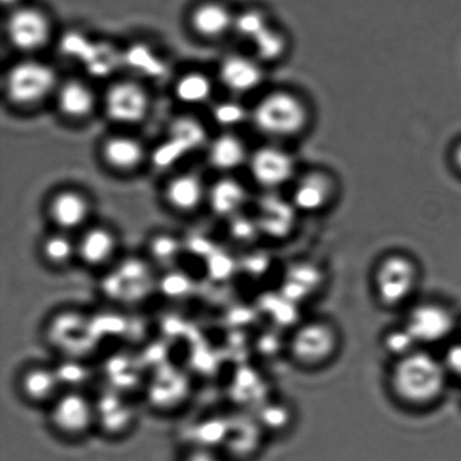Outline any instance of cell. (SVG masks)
<instances>
[{
  "label": "cell",
  "instance_id": "1",
  "mask_svg": "<svg viewBox=\"0 0 461 461\" xmlns=\"http://www.w3.org/2000/svg\"><path fill=\"white\" fill-rule=\"evenodd\" d=\"M449 381L440 356L426 348L393 360L386 378L392 399L402 408L418 412L439 404Z\"/></svg>",
  "mask_w": 461,
  "mask_h": 461
},
{
  "label": "cell",
  "instance_id": "2",
  "mask_svg": "<svg viewBox=\"0 0 461 461\" xmlns=\"http://www.w3.org/2000/svg\"><path fill=\"white\" fill-rule=\"evenodd\" d=\"M421 282V266L409 253L387 252L375 262L373 294L384 309L405 310L415 301Z\"/></svg>",
  "mask_w": 461,
  "mask_h": 461
},
{
  "label": "cell",
  "instance_id": "3",
  "mask_svg": "<svg viewBox=\"0 0 461 461\" xmlns=\"http://www.w3.org/2000/svg\"><path fill=\"white\" fill-rule=\"evenodd\" d=\"M340 329L327 318H312L298 323L288 336L287 354L304 369H319L331 364L340 352Z\"/></svg>",
  "mask_w": 461,
  "mask_h": 461
},
{
  "label": "cell",
  "instance_id": "4",
  "mask_svg": "<svg viewBox=\"0 0 461 461\" xmlns=\"http://www.w3.org/2000/svg\"><path fill=\"white\" fill-rule=\"evenodd\" d=\"M404 311L402 323L421 348L446 346L458 332L460 319L445 302L432 298L414 301Z\"/></svg>",
  "mask_w": 461,
  "mask_h": 461
},
{
  "label": "cell",
  "instance_id": "5",
  "mask_svg": "<svg viewBox=\"0 0 461 461\" xmlns=\"http://www.w3.org/2000/svg\"><path fill=\"white\" fill-rule=\"evenodd\" d=\"M252 120L256 128L267 137L288 139L304 131L309 122V111L295 95L275 92L257 104Z\"/></svg>",
  "mask_w": 461,
  "mask_h": 461
},
{
  "label": "cell",
  "instance_id": "6",
  "mask_svg": "<svg viewBox=\"0 0 461 461\" xmlns=\"http://www.w3.org/2000/svg\"><path fill=\"white\" fill-rule=\"evenodd\" d=\"M47 413L51 430L68 440L83 439L98 428L96 400L81 388H65Z\"/></svg>",
  "mask_w": 461,
  "mask_h": 461
},
{
  "label": "cell",
  "instance_id": "7",
  "mask_svg": "<svg viewBox=\"0 0 461 461\" xmlns=\"http://www.w3.org/2000/svg\"><path fill=\"white\" fill-rule=\"evenodd\" d=\"M58 89L56 71L47 63L17 62L5 78V94L17 106H32L44 101Z\"/></svg>",
  "mask_w": 461,
  "mask_h": 461
},
{
  "label": "cell",
  "instance_id": "8",
  "mask_svg": "<svg viewBox=\"0 0 461 461\" xmlns=\"http://www.w3.org/2000/svg\"><path fill=\"white\" fill-rule=\"evenodd\" d=\"M78 265L89 273L102 274L114 268L121 259L119 235L104 225H93L77 237Z\"/></svg>",
  "mask_w": 461,
  "mask_h": 461
},
{
  "label": "cell",
  "instance_id": "9",
  "mask_svg": "<svg viewBox=\"0 0 461 461\" xmlns=\"http://www.w3.org/2000/svg\"><path fill=\"white\" fill-rule=\"evenodd\" d=\"M16 388L26 404L47 410L66 387L57 367L45 363H30L18 373Z\"/></svg>",
  "mask_w": 461,
  "mask_h": 461
},
{
  "label": "cell",
  "instance_id": "10",
  "mask_svg": "<svg viewBox=\"0 0 461 461\" xmlns=\"http://www.w3.org/2000/svg\"><path fill=\"white\" fill-rule=\"evenodd\" d=\"M104 106L108 119L116 123L138 124L150 110V97L143 86L132 80H122L107 89Z\"/></svg>",
  "mask_w": 461,
  "mask_h": 461
},
{
  "label": "cell",
  "instance_id": "11",
  "mask_svg": "<svg viewBox=\"0 0 461 461\" xmlns=\"http://www.w3.org/2000/svg\"><path fill=\"white\" fill-rule=\"evenodd\" d=\"M6 32L14 48L34 52L44 48L51 39V23L39 9L18 8L8 17Z\"/></svg>",
  "mask_w": 461,
  "mask_h": 461
},
{
  "label": "cell",
  "instance_id": "12",
  "mask_svg": "<svg viewBox=\"0 0 461 461\" xmlns=\"http://www.w3.org/2000/svg\"><path fill=\"white\" fill-rule=\"evenodd\" d=\"M249 166L253 179L270 192L291 182L295 174V161L293 157L277 147L258 149L251 156Z\"/></svg>",
  "mask_w": 461,
  "mask_h": 461
},
{
  "label": "cell",
  "instance_id": "13",
  "mask_svg": "<svg viewBox=\"0 0 461 461\" xmlns=\"http://www.w3.org/2000/svg\"><path fill=\"white\" fill-rule=\"evenodd\" d=\"M48 212L56 230L74 234L87 228L86 224L90 216V204L80 193L63 191L50 202Z\"/></svg>",
  "mask_w": 461,
  "mask_h": 461
},
{
  "label": "cell",
  "instance_id": "14",
  "mask_svg": "<svg viewBox=\"0 0 461 461\" xmlns=\"http://www.w3.org/2000/svg\"><path fill=\"white\" fill-rule=\"evenodd\" d=\"M260 219L258 225L276 239L288 237L295 228L298 211L292 201L271 191L260 201Z\"/></svg>",
  "mask_w": 461,
  "mask_h": 461
},
{
  "label": "cell",
  "instance_id": "15",
  "mask_svg": "<svg viewBox=\"0 0 461 461\" xmlns=\"http://www.w3.org/2000/svg\"><path fill=\"white\" fill-rule=\"evenodd\" d=\"M332 195V179L322 171H312L298 179L291 201L298 212L315 213L327 207Z\"/></svg>",
  "mask_w": 461,
  "mask_h": 461
},
{
  "label": "cell",
  "instance_id": "16",
  "mask_svg": "<svg viewBox=\"0 0 461 461\" xmlns=\"http://www.w3.org/2000/svg\"><path fill=\"white\" fill-rule=\"evenodd\" d=\"M39 255L48 268L63 271L78 265V246L74 234L53 230L40 243Z\"/></svg>",
  "mask_w": 461,
  "mask_h": 461
},
{
  "label": "cell",
  "instance_id": "17",
  "mask_svg": "<svg viewBox=\"0 0 461 461\" xmlns=\"http://www.w3.org/2000/svg\"><path fill=\"white\" fill-rule=\"evenodd\" d=\"M222 83L234 93H249L259 87L264 78L259 63L250 58L232 56L221 66Z\"/></svg>",
  "mask_w": 461,
  "mask_h": 461
},
{
  "label": "cell",
  "instance_id": "18",
  "mask_svg": "<svg viewBox=\"0 0 461 461\" xmlns=\"http://www.w3.org/2000/svg\"><path fill=\"white\" fill-rule=\"evenodd\" d=\"M165 196L171 209L179 213H192L204 201V185L194 174L176 176L167 184Z\"/></svg>",
  "mask_w": 461,
  "mask_h": 461
},
{
  "label": "cell",
  "instance_id": "19",
  "mask_svg": "<svg viewBox=\"0 0 461 461\" xmlns=\"http://www.w3.org/2000/svg\"><path fill=\"white\" fill-rule=\"evenodd\" d=\"M102 156L111 168L129 173L142 165L146 150L139 140L128 135H116L104 142Z\"/></svg>",
  "mask_w": 461,
  "mask_h": 461
},
{
  "label": "cell",
  "instance_id": "20",
  "mask_svg": "<svg viewBox=\"0 0 461 461\" xmlns=\"http://www.w3.org/2000/svg\"><path fill=\"white\" fill-rule=\"evenodd\" d=\"M57 104L62 115L72 120L89 116L96 105L93 89L81 80L66 81L57 89Z\"/></svg>",
  "mask_w": 461,
  "mask_h": 461
},
{
  "label": "cell",
  "instance_id": "21",
  "mask_svg": "<svg viewBox=\"0 0 461 461\" xmlns=\"http://www.w3.org/2000/svg\"><path fill=\"white\" fill-rule=\"evenodd\" d=\"M232 14L220 3H204L194 9L191 16L192 29L205 39H218L227 34L234 26Z\"/></svg>",
  "mask_w": 461,
  "mask_h": 461
},
{
  "label": "cell",
  "instance_id": "22",
  "mask_svg": "<svg viewBox=\"0 0 461 461\" xmlns=\"http://www.w3.org/2000/svg\"><path fill=\"white\" fill-rule=\"evenodd\" d=\"M248 198L246 188L237 180L223 178L212 186L209 200L212 210L219 215H233Z\"/></svg>",
  "mask_w": 461,
  "mask_h": 461
},
{
  "label": "cell",
  "instance_id": "23",
  "mask_svg": "<svg viewBox=\"0 0 461 461\" xmlns=\"http://www.w3.org/2000/svg\"><path fill=\"white\" fill-rule=\"evenodd\" d=\"M247 153L241 140L232 134H223L212 143L210 161L220 170H233L247 161Z\"/></svg>",
  "mask_w": 461,
  "mask_h": 461
},
{
  "label": "cell",
  "instance_id": "24",
  "mask_svg": "<svg viewBox=\"0 0 461 461\" xmlns=\"http://www.w3.org/2000/svg\"><path fill=\"white\" fill-rule=\"evenodd\" d=\"M171 140L167 147V152H171V157L182 155L183 152L191 150L200 146L204 141L205 132L202 125L193 119H179L175 122L170 130Z\"/></svg>",
  "mask_w": 461,
  "mask_h": 461
},
{
  "label": "cell",
  "instance_id": "25",
  "mask_svg": "<svg viewBox=\"0 0 461 461\" xmlns=\"http://www.w3.org/2000/svg\"><path fill=\"white\" fill-rule=\"evenodd\" d=\"M213 85L205 74L192 71L180 77L175 85V95L179 102L196 105L204 103L211 97Z\"/></svg>",
  "mask_w": 461,
  "mask_h": 461
},
{
  "label": "cell",
  "instance_id": "26",
  "mask_svg": "<svg viewBox=\"0 0 461 461\" xmlns=\"http://www.w3.org/2000/svg\"><path fill=\"white\" fill-rule=\"evenodd\" d=\"M381 347L384 354L390 357L391 361L400 359L421 348L402 322L383 332Z\"/></svg>",
  "mask_w": 461,
  "mask_h": 461
},
{
  "label": "cell",
  "instance_id": "27",
  "mask_svg": "<svg viewBox=\"0 0 461 461\" xmlns=\"http://www.w3.org/2000/svg\"><path fill=\"white\" fill-rule=\"evenodd\" d=\"M253 43H255L258 56L264 61L278 60L287 49V41L285 36L271 26L258 35L253 40Z\"/></svg>",
  "mask_w": 461,
  "mask_h": 461
},
{
  "label": "cell",
  "instance_id": "28",
  "mask_svg": "<svg viewBox=\"0 0 461 461\" xmlns=\"http://www.w3.org/2000/svg\"><path fill=\"white\" fill-rule=\"evenodd\" d=\"M268 20L264 13L251 9L239 15L234 20V29L239 32L243 38L255 40L262 32L268 29Z\"/></svg>",
  "mask_w": 461,
  "mask_h": 461
},
{
  "label": "cell",
  "instance_id": "29",
  "mask_svg": "<svg viewBox=\"0 0 461 461\" xmlns=\"http://www.w3.org/2000/svg\"><path fill=\"white\" fill-rule=\"evenodd\" d=\"M180 243L177 239L169 234H159L152 238L150 252L153 261H173L178 255Z\"/></svg>",
  "mask_w": 461,
  "mask_h": 461
},
{
  "label": "cell",
  "instance_id": "30",
  "mask_svg": "<svg viewBox=\"0 0 461 461\" xmlns=\"http://www.w3.org/2000/svg\"><path fill=\"white\" fill-rule=\"evenodd\" d=\"M247 111L244 110V107L234 102L220 104L214 110L215 121L224 126L241 124L247 119Z\"/></svg>",
  "mask_w": 461,
  "mask_h": 461
},
{
  "label": "cell",
  "instance_id": "31",
  "mask_svg": "<svg viewBox=\"0 0 461 461\" xmlns=\"http://www.w3.org/2000/svg\"><path fill=\"white\" fill-rule=\"evenodd\" d=\"M440 358L450 379L456 378L461 381V339L447 343Z\"/></svg>",
  "mask_w": 461,
  "mask_h": 461
},
{
  "label": "cell",
  "instance_id": "32",
  "mask_svg": "<svg viewBox=\"0 0 461 461\" xmlns=\"http://www.w3.org/2000/svg\"><path fill=\"white\" fill-rule=\"evenodd\" d=\"M183 461H222L207 447H197L185 456Z\"/></svg>",
  "mask_w": 461,
  "mask_h": 461
},
{
  "label": "cell",
  "instance_id": "33",
  "mask_svg": "<svg viewBox=\"0 0 461 461\" xmlns=\"http://www.w3.org/2000/svg\"><path fill=\"white\" fill-rule=\"evenodd\" d=\"M454 161L456 167H457L458 170L461 171V143L457 148H456L454 152Z\"/></svg>",
  "mask_w": 461,
  "mask_h": 461
},
{
  "label": "cell",
  "instance_id": "34",
  "mask_svg": "<svg viewBox=\"0 0 461 461\" xmlns=\"http://www.w3.org/2000/svg\"><path fill=\"white\" fill-rule=\"evenodd\" d=\"M4 5H13L18 2V0H2Z\"/></svg>",
  "mask_w": 461,
  "mask_h": 461
},
{
  "label": "cell",
  "instance_id": "35",
  "mask_svg": "<svg viewBox=\"0 0 461 461\" xmlns=\"http://www.w3.org/2000/svg\"><path fill=\"white\" fill-rule=\"evenodd\" d=\"M458 332H460V334H461V319L459 321V330H458Z\"/></svg>",
  "mask_w": 461,
  "mask_h": 461
}]
</instances>
